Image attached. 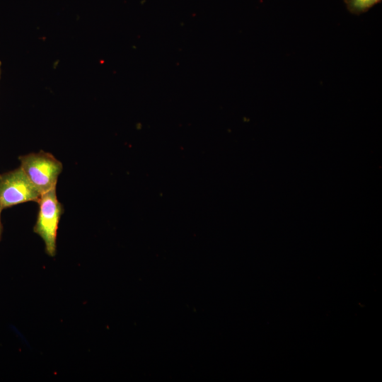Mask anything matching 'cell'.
I'll use <instances>...</instances> for the list:
<instances>
[{"instance_id":"5b68a950","label":"cell","mask_w":382,"mask_h":382,"mask_svg":"<svg viewBox=\"0 0 382 382\" xmlns=\"http://www.w3.org/2000/svg\"><path fill=\"white\" fill-rule=\"evenodd\" d=\"M2 210L3 209L0 207V240L1 238V233H2V224L1 221V214Z\"/></svg>"},{"instance_id":"7a4b0ae2","label":"cell","mask_w":382,"mask_h":382,"mask_svg":"<svg viewBox=\"0 0 382 382\" xmlns=\"http://www.w3.org/2000/svg\"><path fill=\"white\" fill-rule=\"evenodd\" d=\"M37 202L39 212L33 230L43 240L46 253L54 257L57 250L58 225L63 212L57 197L56 187L41 194Z\"/></svg>"},{"instance_id":"3957f363","label":"cell","mask_w":382,"mask_h":382,"mask_svg":"<svg viewBox=\"0 0 382 382\" xmlns=\"http://www.w3.org/2000/svg\"><path fill=\"white\" fill-rule=\"evenodd\" d=\"M41 193L21 167L0 175V207L4 208L26 202H38Z\"/></svg>"},{"instance_id":"277c9868","label":"cell","mask_w":382,"mask_h":382,"mask_svg":"<svg viewBox=\"0 0 382 382\" xmlns=\"http://www.w3.org/2000/svg\"><path fill=\"white\" fill-rule=\"evenodd\" d=\"M381 0H344L347 10L352 14L360 15L368 11Z\"/></svg>"},{"instance_id":"6da1fadb","label":"cell","mask_w":382,"mask_h":382,"mask_svg":"<svg viewBox=\"0 0 382 382\" xmlns=\"http://www.w3.org/2000/svg\"><path fill=\"white\" fill-rule=\"evenodd\" d=\"M19 160L20 167L41 194L56 187L63 166L54 156L40 151L21 156Z\"/></svg>"},{"instance_id":"8992f818","label":"cell","mask_w":382,"mask_h":382,"mask_svg":"<svg viewBox=\"0 0 382 382\" xmlns=\"http://www.w3.org/2000/svg\"><path fill=\"white\" fill-rule=\"evenodd\" d=\"M1 62H0V75H1Z\"/></svg>"}]
</instances>
